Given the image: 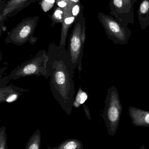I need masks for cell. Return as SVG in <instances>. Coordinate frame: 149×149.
<instances>
[{
    "instance_id": "obj_18",
    "label": "cell",
    "mask_w": 149,
    "mask_h": 149,
    "mask_svg": "<svg viewBox=\"0 0 149 149\" xmlns=\"http://www.w3.org/2000/svg\"><path fill=\"white\" fill-rule=\"evenodd\" d=\"M58 5L61 7H64L66 6V3L64 2V1H62L59 2Z\"/></svg>"
},
{
    "instance_id": "obj_19",
    "label": "cell",
    "mask_w": 149,
    "mask_h": 149,
    "mask_svg": "<svg viewBox=\"0 0 149 149\" xmlns=\"http://www.w3.org/2000/svg\"><path fill=\"white\" fill-rule=\"evenodd\" d=\"M145 120L146 122L147 123H149V114H147L146 115V116L145 117Z\"/></svg>"
},
{
    "instance_id": "obj_9",
    "label": "cell",
    "mask_w": 149,
    "mask_h": 149,
    "mask_svg": "<svg viewBox=\"0 0 149 149\" xmlns=\"http://www.w3.org/2000/svg\"><path fill=\"white\" fill-rule=\"evenodd\" d=\"M88 98V94L84 91L83 90L81 87H80L78 90L77 94L74 99L73 107L78 108L81 105L84 103Z\"/></svg>"
},
{
    "instance_id": "obj_12",
    "label": "cell",
    "mask_w": 149,
    "mask_h": 149,
    "mask_svg": "<svg viewBox=\"0 0 149 149\" xmlns=\"http://www.w3.org/2000/svg\"><path fill=\"white\" fill-rule=\"evenodd\" d=\"M109 118L112 122L116 121L118 116V112L117 109L115 107L110 108L108 112Z\"/></svg>"
},
{
    "instance_id": "obj_4",
    "label": "cell",
    "mask_w": 149,
    "mask_h": 149,
    "mask_svg": "<svg viewBox=\"0 0 149 149\" xmlns=\"http://www.w3.org/2000/svg\"><path fill=\"white\" fill-rule=\"evenodd\" d=\"M29 91V89H25L13 84L0 86V102H15L24 93Z\"/></svg>"
},
{
    "instance_id": "obj_2",
    "label": "cell",
    "mask_w": 149,
    "mask_h": 149,
    "mask_svg": "<svg viewBox=\"0 0 149 149\" xmlns=\"http://www.w3.org/2000/svg\"><path fill=\"white\" fill-rule=\"evenodd\" d=\"M49 58L45 55L36 56L30 61L25 62L13 70L9 74L0 79V86L7 85L11 80H16L22 77L36 76L37 77H49L47 69Z\"/></svg>"
},
{
    "instance_id": "obj_21",
    "label": "cell",
    "mask_w": 149,
    "mask_h": 149,
    "mask_svg": "<svg viewBox=\"0 0 149 149\" xmlns=\"http://www.w3.org/2000/svg\"><path fill=\"white\" fill-rule=\"evenodd\" d=\"M71 1H74L75 2H77V1H79V0H71Z\"/></svg>"
},
{
    "instance_id": "obj_13",
    "label": "cell",
    "mask_w": 149,
    "mask_h": 149,
    "mask_svg": "<svg viewBox=\"0 0 149 149\" xmlns=\"http://www.w3.org/2000/svg\"><path fill=\"white\" fill-rule=\"evenodd\" d=\"M30 31V27L29 26H27L24 27L21 31L20 33V35L22 38H25L26 37L29 32Z\"/></svg>"
},
{
    "instance_id": "obj_15",
    "label": "cell",
    "mask_w": 149,
    "mask_h": 149,
    "mask_svg": "<svg viewBox=\"0 0 149 149\" xmlns=\"http://www.w3.org/2000/svg\"><path fill=\"white\" fill-rule=\"evenodd\" d=\"M79 10H80V8L78 6H75L73 8V10H72V13H73V15H77L78 14V13L79 12Z\"/></svg>"
},
{
    "instance_id": "obj_16",
    "label": "cell",
    "mask_w": 149,
    "mask_h": 149,
    "mask_svg": "<svg viewBox=\"0 0 149 149\" xmlns=\"http://www.w3.org/2000/svg\"><path fill=\"white\" fill-rule=\"evenodd\" d=\"M74 17L67 18L65 20V23L67 24H70L74 22Z\"/></svg>"
},
{
    "instance_id": "obj_20",
    "label": "cell",
    "mask_w": 149,
    "mask_h": 149,
    "mask_svg": "<svg viewBox=\"0 0 149 149\" xmlns=\"http://www.w3.org/2000/svg\"><path fill=\"white\" fill-rule=\"evenodd\" d=\"M46 1L47 2H49L50 3H54V0H46Z\"/></svg>"
},
{
    "instance_id": "obj_3",
    "label": "cell",
    "mask_w": 149,
    "mask_h": 149,
    "mask_svg": "<svg viewBox=\"0 0 149 149\" xmlns=\"http://www.w3.org/2000/svg\"><path fill=\"white\" fill-rule=\"evenodd\" d=\"M100 21L104 28L106 35L115 44H127L132 32L128 24L110 15L100 14Z\"/></svg>"
},
{
    "instance_id": "obj_7",
    "label": "cell",
    "mask_w": 149,
    "mask_h": 149,
    "mask_svg": "<svg viewBox=\"0 0 149 149\" xmlns=\"http://www.w3.org/2000/svg\"><path fill=\"white\" fill-rule=\"evenodd\" d=\"M52 149H83V145L81 141L76 139H68L61 143L56 147H49Z\"/></svg>"
},
{
    "instance_id": "obj_11",
    "label": "cell",
    "mask_w": 149,
    "mask_h": 149,
    "mask_svg": "<svg viewBox=\"0 0 149 149\" xmlns=\"http://www.w3.org/2000/svg\"><path fill=\"white\" fill-rule=\"evenodd\" d=\"M127 14L131 20L134 22V15L133 8L135 5L133 0H123Z\"/></svg>"
},
{
    "instance_id": "obj_6",
    "label": "cell",
    "mask_w": 149,
    "mask_h": 149,
    "mask_svg": "<svg viewBox=\"0 0 149 149\" xmlns=\"http://www.w3.org/2000/svg\"><path fill=\"white\" fill-rule=\"evenodd\" d=\"M138 19L142 30L149 25V0H142L137 10Z\"/></svg>"
},
{
    "instance_id": "obj_17",
    "label": "cell",
    "mask_w": 149,
    "mask_h": 149,
    "mask_svg": "<svg viewBox=\"0 0 149 149\" xmlns=\"http://www.w3.org/2000/svg\"><path fill=\"white\" fill-rule=\"evenodd\" d=\"M63 13L62 11H60V10H58V11H56L55 13V15L56 16L57 18H59V19H61V14H62Z\"/></svg>"
},
{
    "instance_id": "obj_1",
    "label": "cell",
    "mask_w": 149,
    "mask_h": 149,
    "mask_svg": "<svg viewBox=\"0 0 149 149\" xmlns=\"http://www.w3.org/2000/svg\"><path fill=\"white\" fill-rule=\"evenodd\" d=\"M53 97L68 116L71 115L74 99V70L66 56H50L47 63Z\"/></svg>"
},
{
    "instance_id": "obj_14",
    "label": "cell",
    "mask_w": 149,
    "mask_h": 149,
    "mask_svg": "<svg viewBox=\"0 0 149 149\" xmlns=\"http://www.w3.org/2000/svg\"><path fill=\"white\" fill-rule=\"evenodd\" d=\"M82 105L83 107L84 110V112H85V114H86V116L88 118V119L90 120V113L88 108L87 107V105H86V104H82Z\"/></svg>"
},
{
    "instance_id": "obj_23",
    "label": "cell",
    "mask_w": 149,
    "mask_h": 149,
    "mask_svg": "<svg viewBox=\"0 0 149 149\" xmlns=\"http://www.w3.org/2000/svg\"><path fill=\"white\" fill-rule=\"evenodd\" d=\"M22 1H25V0H22Z\"/></svg>"
},
{
    "instance_id": "obj_8",
    "label": "cell",
    "mask_w": 149,
    "mask_h": 149,
    "mask_svg": "<svg viewBox=\"0 0 149 149\" xmlns=\"http://www.w3.org/2000/svg\"><path fill=\"white\" fill-rule=\"evenodd\" d=\"M41 134L40 130H37L31 136L28 141L25 149H40V148Z\"/></svg>"
},
{
    "instance_id": "obj_5",
    "label": "cell",
    "mask_w": 149,
    "mask_h": 149,
    "mask_svg": "<svg viewBox=\"0 0 149 149\" xmlns=\"http://www.w3.org/2000/svg\"><path fill=\"white\" fill-rule=\"evenodd\" d=\"M109 7L112 16L127 24H134L127 14L123 0H110Z\"/></svg>"
},
{
    "instance_id": "obj_22",
    "label": "cell",
    "mask_w": 149,
    "mask_h": 149,
    "mask_svg": "<svg viewBox=\"0 0 149 149\" xmlns=\"http://www.w3.org/2000/svg\"><path fill=\"white\" fill-rule=\"evenodd\" d=\"M137 1L138 0H133V1H134V3L135 4V3H136Z\"/></svg>"
},
{
    "instance_id": "obj_10",
    "label": "cell",
    "mask_w": 149,
    "mask_h": 149,
    "mask_svg": "<svg viewBox=\"0 0 149 149\" xmlns=\"http://www.w3.org/2000/svg\"><path fill=\"white\" fill-rule=\"evenodd\" d=\"M6 129L5 126L0 128V149H8Z\"/></svg>"
}]
</instances>
